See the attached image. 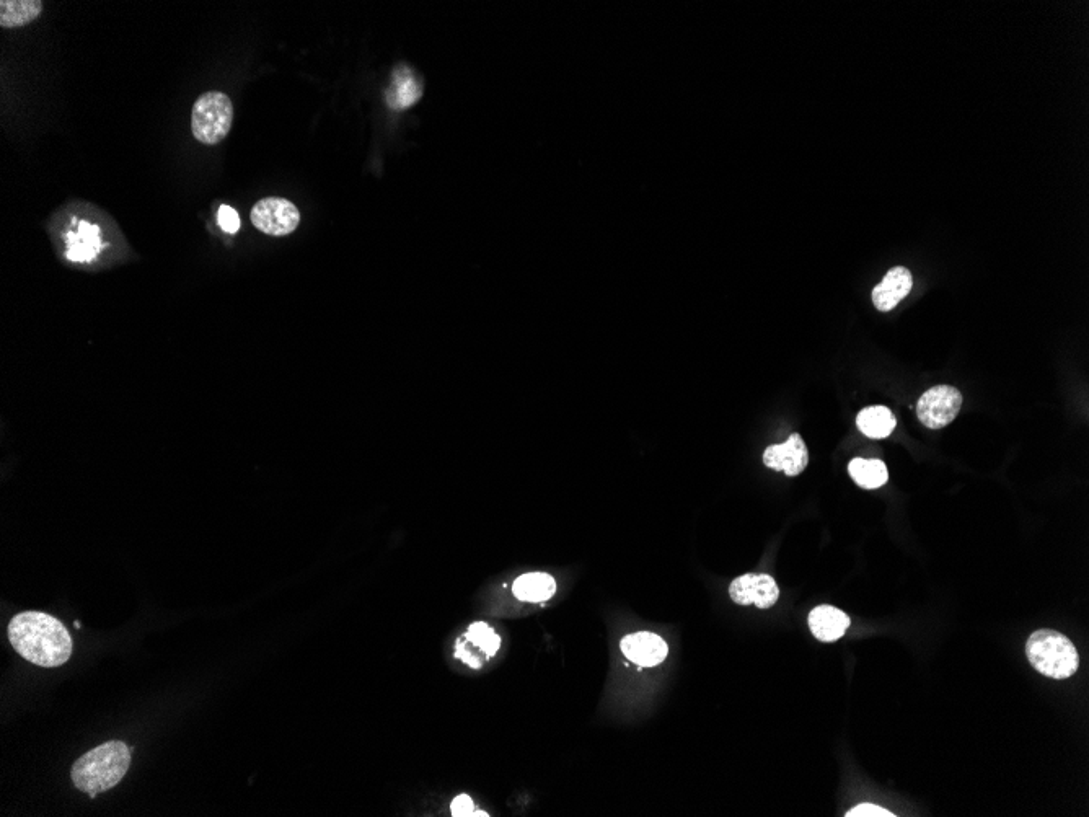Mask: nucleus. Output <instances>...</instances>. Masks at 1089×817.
Here are the masks:
<instances>
[{
    "label": "nucleus",
    "instance_id": "obj_4",
    "mask_svg": "<svg viewBox=\"0 0 1089 817\" xmlns=\"http://www.w3.org/2000/svg\"><path fill=\"white\" fill-rule=\"evenodd\" d=\"M234 124V105L229 95L211 90L194 102L191 110V131L204 146H217L229 136Z\"/></svg>",
    "mask_w": 1089,
    "mask_h": 817
},
{
    "label": "nucleus",
    "instance_id": "obj_8",
    "mask_svg": "<svg viewBox=\"0 0 1089 817\" xmlns=\"http://www.w3.org/2000/svg\"><path fill=\"white\" fill-rule=\"evenodd\" d=\"M729 596L739 606L770 609L780 599V588L770 575L749 573L732 581L729 586Z\"/></svg>",
    "mask_w": 1089,
    "mask_h": 817
},
{
    "label": "nucleus",
    "instance_id": "obj_18",
    "mask_svg": "<svg viewBox=\"0 0 1089 817\" xmlns=\"http://www.w3.org/2000/svg\"><path fill=\"white\" fill-rule=\"evenodd\" d=\"M100 248L98 230L92 226L80 224L79 230L67 240V257L72 261H89L93 255H97Z\"/></svg>",
    "mask_w": 1089,
    "mask_h": 817
},
{
    "label": "nucleus",
    "instance_id": "obj_10",
    "mask_svg": "<svg viewBox=\"0 0 1089 817\" xmlns=\"http://www.w3.org/2000/svg\"><path fill=\"white\" fill-rule=\"evenodd\" d=\"M623 654L631 663L641 667H654L664 663L669 653V646L661 636L651 632L631 633L620 643Z\"/></svg>",
    "mask_w": 1089,
    "mask_h": 817
},
{
    "label": "nucleus",
    "instance_id": "obj_7",
    "mask_svg": "<svg viewBox=\"0 0 1089 817\" xmlns=\"http://www.w3.org/2000/svg\"><path fill=\"white\" fill-rule=\"evenodd\" d=\"M501 648V636L485 622H475L457 641L455 658L473 669H480L485 661L493 658Z\"/></svg>",
    "mask_w": 1089,
    "mask_h": 817
},
{
    "label": "nucleus",
    "instance_id": "obj_12",
    "mask_svg": "<svg viewBox=\"0 0 1089 817\" xmlns=\"http://www.w3.org/2000/svg\"><path fill=\"white\" fill-rule=\"evenodd\" d=\"M807 623H809L812 635L816 636L817 640L822 641V643H834L847 633L851 620L845 612L837 609V607L819 606L811 610V614L807 617Z\"/></svg>",
    "mask_w": 1089,
    "mask_h": 817
},
{
    "label": "nucleus",
    "instance_id": "obj_15",
    "mask_svg": "<svg viewBox=\"0 0 1089 817\" xmlns=\"http://www.w3.org/2000/svg\"><path fill=\"white\" fill-rule=\"evenodd\" d=\"M896 416L887 407H868L856 416V426L871 439H886L896 429Z\"/></svg>",
    "mask_w": 1089,
    "mask_h": 817
},
{
    "label": "nucleus",
    "instance_id": "obj_17",
    "mask_svg": "<svg viewBox=\"0 0 1089 817\" xmlns=\"http://www.w3.org/2000/svg\"><path fill=\"white\" fill-rule=\"evenodd\" d=\"M848 473L853 482L865 490H878L889 480L886 464L878 459L856 457L848 464Z\"/></svg>",
    "mask_w": 1089,
    "mask_h": 817
},
{
    "label": "nucleus",
    "instance_id": "obj_20",
    "mask_svg": "<svg viewBox=\"0 0 1089 817\" xmlns=\"http://www.w3.org/2000/svg\"><path fill=\"white\" fill-rule=\"evenodd\" d=\"M845 816H847V817H894V816H896V814H892L891 811H887V809L881 808V806H876V804L865 803V804H860V806H856V808L850 809V811H848V813L845 814Z\"/></svg>",
    "mask_w": 1089,
    "mask_h": 817
},
{
    "label": "nucleus",
    "instance_id": "obj_6",
    "mask_svg": "<svg viewBox=\"0 0 1089 817\" xmlns=\"http://www.w3.org/2000/svg\"><path fill=\"white\" fill-rule=\"evenodd\" d=\"M253 226L271 237H284L300 224L299 209L284 198L260 199L250 212Z\"/></svg>",
    "mask_w": 1089,
    "mask_h": 817
},
{
    "label": "nucleus",
    "instance_id": "obj_5",
    "mask_svg": "<svg viewBox=\"0 0 1089 817\" xmlns=\"http://www.w3.org/2000/svg\"><path fill=\"white\" fill-rule=\"evenodd\" d=\"M961 392L951 385H936L926 390L917 403V416L930 429L946 428L956 420L962 408Z\"/></svg>",
    "mask_w": 1089,
    "mask_h": 817
},
{
    "label": "nucleus",
    "instance_id": "obj_14",
    "mask_svg": "<svg viewBox=\"0 0 1089 817\" xmlns=\"http://www.w3.org/2000/svg\"><path fill=\"white\" fill-rule=\"evenodd\" d=\"M514 596L522 602H545L556 592V581L547 573H527L512 584Z\"/></svg>",
    "mask_w": 1089,
    "mask_h": 817
},
{
    "label": "nucleus",
    "instance_id": "obj_16",
    "mask_svg": "<svg viewBox=\"0 0 1089 817\" xmlns=\"http://www.w3.org/2000/svg\"><path fill=\"white\" fill-rule=\"evenodd\" d=\"M43 12L41 0H2L0 2V27H27Z\"/></svg>",
    "mask_w": 1089,
    "mask_h": 817
},
{
    "label": "nucleus",
    "instance_id": "obj_3",
    "mask_svg": "<svg viewBox=\"0 0 1089 817\" xmlns=\"http://www.w3.org/2000/svg\"><path fill=\"white\" fill-rule=\"evenodd\" d=\"M1029 663L1042 676L1055 681L1072 677L1080 667V654L1072 640L1055 630H1037L1026 643Z\"/></svg>",
    "mask_w": 1089,
    "mask_h": 817
},
{
    "label": "nucleus",
    "instance_id": "obj_11",
    "mask_svg": "<svg viewBox=\"0 0 1089 817\" xmlns=\"http://www.w3.org/2000/svg\"><path fill=\"white\" fill-rule=\"evenodd\" d=\"M913 288L912 273L904 266H896L882 278L881 283L873 289V302L876 309L881 312H889L896 309L905 297L909 296Z\"/></svg>",
    "mask_w": 1089,
    "mask_h": 817
},
{
    "label": "nucleus",
    "instance_id": "obj_19",
    "mask_svg": "<svg viewBox=\"0 0 1089 817\" xmlns=\"http://www.w3.org/2000/svg\"><path fill=\"white\" fill-rule=\"evenodd\" d=\"M217 222L224 232L227 234H237L240 230V217L234 208H230L227 204L219 208L217 212Z\"/></svg>",
    "mask_w": 1089,
    "mask_h": 817
},
{
    "label": "nucleus",
    "instance_id": "obj_21",
    "mask_svg": "<svg viewBox=\"0 0 1089 817\" xmlns=\"http://www.w3.org/2000/svg\"><path fill=\"white\" fill-rule=\"evenodd\" d=\"M452 816H473V801L468 795H460L450 804Z\"/></svg>",
    "mask_w": 1089,
    "mask_h": 817
},
{
    "label": "nucleus",
    "instance_id": "obj_2",
    "mask_svg": "<svg viewBox=\"0 0 1089 817\" xmlns=\"http://www.w3.org/2000/svg\"><path fill=\"white\" fill-rule=\"evenodd\" d=\"M131 749L124 742L110 741L95 747L72 765L75 788L95 798L98 793L115 788L128 773Z\"/></svg>",
    "mask_w": 1089,
    "mask_h": 817
},
{
    "label": "nucleus",
    "instance_id": "obj_13",
    "mask_svg": "<svg viewBox=\"0 0 1089 817\" xmlns=\"http://www.w3.org/2000/svg\"><path fill=\"white\" fill-rule=\"evenodd\" d=\"M421 95H423V84L416 76V72L405 64L398 66L397 71L393 72L392 85L387 92L388 105L392 106L393 110H406L418 103Z\"/></svg>",
    "mask_w": 1089,
    "mask_h": 817
},
{
    "label": "nucleus",
    "instance_id": "obj_9",
    "mask_svg": "<svg viewBox=\"0 0 1089 817\" xmlns=\"http://www.w3.org/2000/svg\"><path fill=\"white\" fill-rule=\"evenodd\" d=\"M763 464L776 472H785L788 477H798L809 464V452L799 434H791L785 444H775L763 452Z\"/></svg>",
    "mask_w": 1089,
    "mask_h": 817
},
{
    "label": "nucleus",
    "instance_id": "obj_1",
    "mask_svg": "<svg viewBox=\"0 0 1089 817\" xmlns=\"http://www.w3.org/2000/svg\"><path fill=\"white\" fill-rule=\"evenodd\" d=\"M10 645L22 658L41 667H59L72 654L66 627L43 612H22L9 623Z\"/></svg>",
    "mask_w": 1089,
    "mask_h": 817
}]
</instances>
